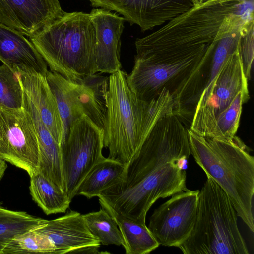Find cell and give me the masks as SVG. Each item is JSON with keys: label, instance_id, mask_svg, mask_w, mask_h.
I'll return each instance as SVG.
<instances>
[{"label": "cell", "instance_id": "obj_6", "mask_svg": "<svg viewBox=\"0 0 254 254\" xmlns=\"http://www.w3.org/2000/svg\"><path fill=\"white\" fill-rule=\"evenodd\" d=\"M190 154L188 129L173 113L165 115L125 165L122 179L127 187H132L163 165L188 159Z\"/></svg>", "mask_w": 254, "mask_h": 254}, {"label": "cell", "instance_id": "obj_3", "mask_svg": "<svg viewBox=\"0 0 254 254\" xmlns=\"http://www.w3.org/2000/svg\"><path fill=\"white\" fill-rule=\"evenodd\" d=\"M50 71L75 82L96 73V35L89 13L63 14L29 37Z\"/></svg>", "mask_w": 254, "mask_h": 254}, {"label": "cell", "instance_id": "obj_15", "mask_svg": "<svg viewBox=\"0 0 254 254\" xmlns=\"http://www.w3.org/2000/svg\"><path fill=\"white\" fill-rule=\"evenodd\" d=\"M96 35L94 57L97 73L112 74L121 69V36L125 18L103 8L89 13Z\"/></svg>", "mask_w": 254, "mask_h": 254}, {"label": "cell", "instance_id": "obj_21", "mask_svg": "<svg viewBox=\"0 0 254 254\" xmlns=\"http://www.w3.org/2000/svg\"><path fill=\"white\" fill-rule=\"evenodd\" d=\"M33 200L47 215L65 213L71 200L67 193L39 171L30 176Z\"/></svg>", "mask_w": 254, "mask_h": 254}, {"label": "cell", "instance_id": "obj_4", "mask_svg": "<svg viewBox=\"0 0 254 254\" xmlns=\"http://www.w3.org/2000/svg\"><path fill=\"white\" fill-rule=\"evenodd\" d=\"M237 214L225 191L211 178L199 190L195 223L179 248L184 254H248Z\"/></svg>", "mask_w": 254, "mask_h": 254}, {"label": "cell", "instance_id": "obj_24", "mask_svg": "<svg viewBox=\"0 0 254 254\" xmlns=\"http://www.w3.org/2000/svg\"><path fill=\"white\" fill-rule=\"evenodd\" d=\"M55 254V248L45 235L30 230L13 238L4 249L2 254Z\"/></svg>", "mask_w": 254, "mask_h": 254}, {"label": "cell", "instance_id": "obj_5", "mask_svg": "<svg viewBox=\"0 0 254 254\" xmlns=\"http://www.w3.org/2000/svg\"><path fill=\"white\" fill-rule=\"evenodd\" d=\"M240 47V46H239ZM248 79L239 49L216 77L205 102L196 107L190 129L203 137L231 138L239 126L243 105L249 100Z\"/></svg>", "mask_w": 254, "mask_h": 254}, {"label": "cell", "instance_id": "obj_12", "mask_svg": "<svg viewBox=\"0 0 254 254\" xmlns=\"http://www.w3.org/2000/svg\"><path fill=\"white\" fill-rule=\"evenodd\" d=\"M94 7L115 11L142 32L164 25L193 6L191 0H87Z\"/></svg>", "mask_w": 254, "mask_h": 254}, {"label": "cell", "instance_id": "obj_10", "mask_svg": "<svg viewBox=\"0 0 254 254\" xmlns=\"http://www.w3.org/2000/svg\"><path fill=\"white\" fill-rule=\"evenodd\" d=\"M0 157L31 176L38 172L39 148L33 119L22 106L0 111Z\"/></svg>", "mask_w": 254, "mask_h": 254}, {"label": "cell", "instance_id": "obj_29", "mask_svg": "<svg viewBox=\"0 0 254 254\" xmlns=\"http://www.w3.org/2000/svg\"></svg>", "mask_w": 254, "mask_h": 254}, {"label": "cell", "instance_id": "obj_16", "mask_svg": "<svg viewBox=\"0 0 254 254\" xmlns=\"http://www.w3.org/2000/svg\"><path fill=\"white\" fill-rule=\"evenodd\" d=\"M13 71L16 73L23 91L35 106L43 122L60 145L64 139V125L46 75L28 68Z\"/></svg>", "mask_w": 254, "mask_h": 254}, {"label": "cell", "instance_id": "obj_11", "mask_svg": "<svg viewBox=\"0 0 254 254\" xmlns=\"http://www.w3.org/2000/svg\"><path fill=\"white\" fill-rule=\"evenodd\" d=\"M199 190L187 189L155 209L147 227L159 245L178 247L190 234L196 219Z\"/></svg>", "mask_w": 254, "mask_h": 254}, {"label": "cell", "instance_id": "obj_13", "mask_svg": "<svg viewBox=\"0 0 254 254\" xmlns=\"http://www.w3.org/2000/svg\"><path fill=\"white\" fill-rule=\"evenodd\" d=\"M33 230L50 240L55 254L99 253V241L90 233L82 215L76 211H69L63 216L46 220Z\"/></svg>", "mask_w": 254, "mask_h": 254}, {"label": "cell", "instance_id": "obj_17", "mask_svg": "<svg viewBox=\"0 0 254 254\" xmlns=\"http://www.w3.org/2000/svg\"><path fill=\"white\" fill-rule=\"evenodd\" d=\"M0 61L12 69L28 68L44 75L48 71L47 63L30 40L0 23Z\"/></svg>", "mask_w": 254, "mask_h": 254}, {"label": "cell", "instance_id": "obj_8", "mask_svg": "<svg viewBox=\"0 0 254 254\" xmlns=\"http://www.w3.org/2000/svg\"><path fill=\"white\" fill-rule=\"evenodd\" d=\"M98 73L75 82L56 72L47 71L46 77L64 125V140L70 125L83 115L103 129L109 77Z\"/></svg>", "mask_w": 254, "mask_h": 254}, {"label": "cell", "instance_id": "obj_14", "mask_svg": "<svg viewBox=\"0 0 254 254\" xmlns=\"http://www.w3.org/2000/svg\"><path fill=\"white\" fill-rule=\"evenodd\" d=\"M64 11L58 0H0V23L29 37Z\"/></svg>", "mask_w": 254, "mask_h": 254}, {"label": "cell", "instance_id": "obj_7", "mask_svg": "<svg viewBox=\"0 0 254 254\" xmlns=\"http://www.w3.org/2000/svg\"><path fill=\"white\" fill-rule=\"evenodd\" d=\"M181 159L163 165L122 192L99 200L100 206L145 224L147 213L158 199L171 196L187 189L186 171L180 167Z\"/></svg>", "mask_w": 254, "mask_h": 254}, {"label": "cell", "instance_id": "obj_9", "mask_svg": "<svg viewBox=\"0 0 254 254\" xmlns=\"http://www.w3.org/2000/svg\"><path fill=\"white\" fill-rule=\"evenodd\" d=\"M103 137V129L83 115L70 125L60 145L64 191L71 200L87 173L105 158Z\"/></svg>", "mask_w": 254, "mask_h": 254}, {"label": "cell", "instance_id": "obj_19", "mask_svg": "<svg viewBox=\"0 0 254 254\" xmlns=\"http://www.w3.org/2000/svg\"><path fill=\"white\" fill-rule=\"evenodd\" d=\"M104 208L113 217L124 240L126 254H149L160 245L146 224H141Z\"/></svg>", "mask_w": 254, "mask_h": 254}, {"label": "cell", "instance_id": "obj_18", "mask_svg": "<svg viewBox=\"0 0 254 254\" xmlns=\"http://www.w3.org/2000/svg\"><path fill=\"white\" fill-rule=\"evenodd\" d=\"M23 107L30 114L37 135L39 148L38 171L64 191L61 146L46 127L36 108L28 97L24 98Z\"/></svg>", "mask_w": 254, "mask_h": 254}, {"label": "cell", "instance_id": "obj_22", "mask_svg": "<svg viewBox=\"0 0 254 254\" xmlns=\"http://www.w3.org/2000/svg\"><path fill=\"white\" fill-rule=\"evenodd\" d=\"M46 220L24 211L7 209L0 205V254L15 237L32 230Z\"/></svg>", "mask_w": 254, "mask_h": 254}, {"label": "cell", "instance_id": "obj_1", "mask_svg": "<svg viewBox=\"0 0 254 254\" xmlns=\"http://www.w3.org/2000/svg\"><path fill=\"white\" fill-rule=\"evenodd\" d=\"M121 69L108 79L104 147L107 158L126 165L139 150L156 123L173 113L174 101L165 89L156 98L143 100L129 88Z\"/></svg>", "mask_w": 254, "mask_h": 254}, {"label": "cell", "instance_id": "obj_20", "mask_svg": "<svg viewBox=\"0 0 254 254\" xmlns=\"http://www.w3.org/2000/svg\"><path fill=\"white\" fill-rule=\"evenodd\" d=\"M125 166L119 162L105 157L87 173L79 185L76 195H82L88 199L98 197L120 178Z\"/></svg>", "mask_w": 254, "mask_h": 254}, {"label": "cell", "instance_id": "obj_23", "mask_svg": "<svg viewBox=\"0 0 254 254\" xmlns=\"http://www.w3.org/2000/svg\"><path fill=\"white\" fill-rule=\"evenodd\" d=\"M90 233L103 245L124 246L122 233L113 217L103 207L96 212L82 214Z\"/></svg>", "mask_w": 254, "mask_h": 254}, {"label": "cell", "instance_id": "obj_28", "mask_svg": "<svg viewBox=\"0 0 254 254\" xmlns=\"http://www.w3.org/2000/svg\"><path fill=\"white\" fill-rule=\"evenodd\" d=\"M193 5L201 4L208 0H191Z\"/></svg>", "mask_w": 254, "mask_h": 254}, {"label": "cell", "instance_id": "obj_26", "mask_svg": "<svg viewBox=\"0 0 254 254\" xmlns=\"http://www.w3.org/2000/svg\"><path fill=\"white\" fill-rule=\"evenodd\" d=\"M239 54L244 74L248 80H250L254 59V22L244 31L240 44Z\"/></svg>", "mask_w": 254, "mask_h": 254}, {"label": "cell", "instance_id": "obj_27", "mask_svg": "<svg viewBox=\"0 0 254 254\" xmlns=\"http://www.w3.org/2000/svg\"><path fill=\"white\" fill-rule=\"evenodd\" d=\"M6 167L5 161L0 157V181L4 175Z\"/></svg>", "mask_w": 254, "mask_h": 254}, {"label": "cell", "instance_id": "obj_25", "mask_svg": "<svg viewBox=\"0 0 254 254\" xmlns=\"http://www.w3.org/2000/svg\"><path fill=\"white\" fill-rule=\"evenodd\" d=\"M23 92L16 73L4 64L0 65V109L22 107Z\"/></svg>", "mask_w": 254, "mask_h": 254}, {"label": "cell", "instance_id": "obj_2", "mask_svg": "<svg viewBox=\"0 0 254 254\" xmlns=\"http://www.w3.org/2000/svg\"><path fill=\"white\" fill-rule=\"evenodd\" d=\"M191 154L204 171L227 193L237 216L254 232V158L238 137H203L190 129Z\"/></svg>", "mask_w": 254, "mask_h": 254}]
</instances>
